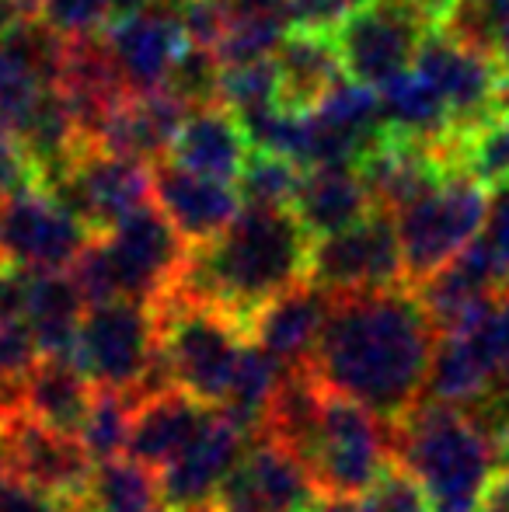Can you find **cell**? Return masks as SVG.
I'll list each match as a JSON object with an SVG mask.
<instances>
[{
  "mask_svg": "<svg viewBox=\"0 0 509 512\" xmlns=\"http://www.w3.org/2000/svg\"><path fill=\"white\" fill-rule=\"evenodd\" d=\"M220 74H224V63L217 60V53H213V49L189 46L182 60L175 63V70H171L164 91H168V95H175L178 102H185L189 108L217 105Z\"/></svg>",
  "mask_w": 509,
  "mask_h": 512,
  "instance_id": "obj_32",
  "label": "cell"
},
{
  "mask_svg": "<svg viewBox=\"0 0 509 512\" xmlns=\"http://www.w3.org/2000/svg\"><path fill=\"white\" fill-rule=\"evenodd\" d=\"M447 338H454L457 349L475 366V373L485 380V391H489L492 380L509 370V290L496 293L492 304L468 328Z\"/></svg>",
  "mask_w": 509,
  "mask_h": 512,
  "instance_id": "obj_28",
  "label": "cell"
},
{
  "mask_svg": "<svg viewBox=\"0 0 509 512\" xmlns=\"http://www.w3.org/2000/svg\"><path fill=\"white\" fill-rule=\"evenodd\" d=\"M28 189H39L35 168L25 150H21L18 136L0 122V203L21 196V192H28Z\"/></svg>",
  "mask_w": 509,
  "mask_h": 512,
  "instance_id": "obj_38",
  "label": "cell"
},
{
  "mask_svg": "<svg viewBox=\"0 0 509 512\" xmlns=\"http://www.w3.org/2000/svg\"><path fill=\"white\" fill-rule=\"evenodd\" d=\"M95 234L49 192L28 189L7 199L0 216V255L35 272H70Z\"/></svg>",
  "mask_w": 509,
  "mask_h": 512,
  "instance_id": "obj_13",
  "label": "cell"
},
{
  "mask_svg": "<svg viewBox=\"0 0 509 512\" xmlns=\"http://www.w3.org/2000/svg\"><path fill=\"white\" fill-rule=\"evenodd\" d=\"M307 279L332 297L346 293H374L408 286L405 255H401L394 216L374 209L363 223L311 244Z\"/></svg>",
  "mask_w": 509,
  "mask_h": 512,
  "instance_id": "obj_10",
  "label": "cell"
},
{
  "mask_svg": "<svg viewBox=\"0 0 509 512\" xmlns=\"http://www.w3.org/2000/svg\"><path fill=\"white\" fill-rule=\"evenodd\" d=\"M475 244L489 258L499 290H509V182L489 189V216H485V227L475 237Z\"/></svg>",
  "mask_w": 509,
  "mask_h": 512,
  "instance_id": "obj_34",
  "label": "cell"
},
{
  "mask_svg": "<svg viewBox=\"0 0 509 512\" xmlns=\"http://www.w3.org/2000/svg\"><path fill=\"white\" fill-rule=\"evenodd\" d=\"M485 216H489V185H482L468 171H457L426 199L394 213L408 286L426 283L429 276L447 269L482 234Z\"/></svg>",
  "mask_w": 509,
  "mask_h": 512,
  "instance_id": "obj_7",
  "label": "cell"
},
{
  "mask_svg": "<svg viewBox=\"0 0 509 512\" xmlns=\"http://www.w3.org/2000/svg\"><path fill=\"white\" fill-rule=\"evenodd\" d=\"M391 464H398L394 425L377 418L370 408L328 391L307 460V471L318 481L321 495H367Z\"/></svg>",
  "mask_w": 509,
  "mask_h": 512,
  "instance_id": "obj_8",
  "label": "cell"
},
{
  "mask_svg": "<svg viewBox=\"0 0 509 512\" xmlns=\"http://www.w3.org/2000/svg\"><path fill=\"white\" fill-rule=\"evenodd\" d=\"M0 216H4V203H0Z\"/></svg>",
  "mask_w": 509,
  "mask_h": 512,
  "instance_id": "obj_48",
  "label": "cell"
},
{
  "mask_svg": "<svg viewBox=\"0 0 509 512\" xmlns=\"http://www.w3.org/2000/svg\"><path fill=\"white\" fill-rule=\"evenodd\" d=\"M81 502H63L56 495L18 481L14 474L0 471V512H77Z\"/></svg>",
  "mask_w": 509,
  "mask_h": 512,
  "instance_id": "obj_41",
  "label": "cell"
},
{
  "mask_svg": "<svg viewBox=\"0 0 509 512\" xmlns=\"http://www.w3.org/2000/svg\"><path fill=\"white\" fill-rule=\"evenodd\" d=\"M35 18H42L63 39H88L112 25V4L109 0H42Z\"/></svg>",
  "mask_w": 509,
  "mask_h": 512,
  "instance_id": "obj_33",
  "label": "cell"
},
{
  "mask_svg": "<svg viewBox=\"0 0 509 512\" xmlns=\"http://www.w3.org/2000/svg\"><path fill=\"white\" fill-rule=\"evenodd\" d=\"M304 182V168L297 161L272 150H252L245 171L238 178V192L245 206H283L290 209Z\"/></svg>",
  "mask_w": 509,
  "mask_h": 512,
  "instance_id": "obj_31",
  "label": "cell"
},
{
  "mask_svg": "<svg viewBox=\"0 0 509 512\" xmlns=\"http://www.w3.org/2000/svg\"><path fill=\"white\" fill-rule=\"evenodd\" d=\"M39 272L0 255V321H25Z\"/></svg>",
  "mask_w": 509,
  "mask_h": 512,
  "instance_id": "obj_40",
  "label": "cell"
},
{
  "mask_svg": "<svg viewBox=\"0 0 509 512\" xmlns=\"http://www.w3.org/2000/svg\"><path fill=\"white\" fill-rule=\"evenodd\" d=\"M433 14L422 0H367L335 32L346 77L381 91L394 77L408 74L419 60L422 42L433 35Z\"/></svg>",
  "mask_w": 509,
  "mask_h": 512,
  "instance_id": "obj_9",
  "label": "cell"
},
{
  "mask_svg": "<svg viewBox=\"0 0 509 512\" xmlns=\"http://www.w3.org/2000/svg\"><path fill=\"white\" fill-rule=\"evenodd\" d=\"M105 46L123 74L129 95H154L164 91L175 63L189 49L182 21L161 7H147L129 18H116L105 28Z\"/></svg>",
  "mask_w": 509,
  "mask_h": 512,
  "instance_id": "obj_16",
  "label": "cell"
},
{
  "mask_svg": "<svg viewBox=\"0 0 509 512\" xmlns=\"http://www.w3.org/2000/svg\"><path fill=\"white\" fill-rule=\"evenodd\" d=\"M213 408L189 398L178 387L157 391L136 405L133 432H129V460L161 474L178 453H185L199 439V432L210 425Z\"/></svg>",
  "mask_w": 509,
  "mask_h": 512,
  "instance_id": "obj_22",
  "label": "cell"
},
{
  "mask_svg": "<svg viewBox=\"0 0 509 512\" xmlns=\"http://www.w3.org/2000/svg\"><path fill=\"white\" fill-rule=\"evenodd\" d=\"M95 467L98 464L88 457L81 439L35 422L21 408L11 415L4 439H0V471L63 502L88 499Z\"/></svg>",
  "mask_w": 509,
  "mask_h": 512,
  "instance_id": "obj_14",
  "label": "cell"
},
{
  "mask_svg": "<svg viewBox=\"0 0 509 512\" xmlns=\"http://www.w3.org/2000/svg\"><path fill=\"white\" fill-rule=\"evenodd\" d=\"M272 63L279 81V112L290 115H311L339 84L349 81L332 32L290 28Z\"/></svg>",
  "mask_w": 509,
  "mask_h": 512,
  "instance_id": "obj_21",
  "label": "cell"
},
{
  "mask_svg": "<svg viewBox=\"0 0 509 512\" xmlns=\"http://www.w3.org/2000/svg\"><path fill=\"white\" fill-rule=\"evenodd\" d=\"M311 244L293 209L245 206L217 241L189 251L175 290L248 324L255 310L304 283Z\"/></svg>",
  "mask_w": 509,
  "mask_h": 512,
  "instance_id": "obj_2",
  "label": "cell"
},
{
  "mask_svg": "<svg viewBox=\"0 0 509 512\" xmlns=\"http://www.w3.org/2000/svg\"><path fill=\"white\" fill-rule=\"evenodd\" d=\"M321 499L318 481L311 478L304 464L272 443L269 436H258L248 446L238 471L224 481L220 495L213 499L217 512H311Z\"/></svg>",
  "mask_w": 509,
  "mask_h": 512,
  "instance_id": "obj_15",
  "label": "cell"
},
{
  "mask_svg": "<svg viewBox=\"0 0 509 512\" xmlns=\"http://www.w3.org/2000/svg\"><path fill=\"white\" fill-rule=\"evenodd\" d=\"M157 335H161V363L168 370L171 387L189 398L220 408L231 394L234 373L248 349V331L227 310L189 300L171 290L161 304H154Z\"/></svg>",
  "mask_w": 509,
  "mask_h": 512,
  "instance_id": "obj_5",
  "label": "cell"
},
{
  "mask_svg": "<svg viewBox=\"0 0 509 512\" xmlns=\"http://www.w3.org/2000/svg\"><path fill=\"white\" fill-rule=\"evenodd\" d=\"M88 314V300L70 272H39L25 324L32 328L42 356L74 359L77 331Z\"/></svg>",
  "mask_w": 509,
  "mask_h": 512,
  "instance_id": "obj_26",
  "label": "cell"
},
{
  "mask_svg": "<svg viewBox=\"0 0 509 512\" xmlns=\"http://www.w3.org/2000/svg\"><path fill=\"white\" fill-rule=\"evenodd\" d=\"M14 4L21 7V14H25V18H35V14H39V7H42V0H14Z\"/></svg>",
  "mask_w": 509,
  "mask_h": 512,
  "instance_id": "obj_47",
  "label": "cell"
},
{
  "mask_svg": "<svg viewBox=\"0 0 509 512\" xmlns=\"http://www.w3.org/2000/svg\"><path fill=\"white\" fill-rule=\"evenodd\" d=\"M248 432L238 422L213 408V418L199 439L185 453H178L157 478H161V495L171 509H196L213 506L224 481L238 471V464L248 453Z\"/></svg>",
  "mask_w": 509,
  "mask_h": 512,
  "instance_id": "obj_17",
  "label": "cell"
},
{
  "mask_svg": "<svg viewBox=\"0 0 509 512\" xmlns=\"http://www.w3.org/2000/svg\"><path fill=\"white\" fill-rule=\"evenodd\" d=\"M154 203L171 227L185 237L189 248L217 241L245 209V199L231 182H213V178L192 175L175 168L171 161H157L154 168Z\"/></svg>",
  "mask_w": 509,
  "mask_h": 512,
  "instance_id": "obj_18",
  "label": "cell"
},
{
  "mask_svg": "<svg viewBox=\"0 0 509 512\" xmlns=\"http://www.w3.org/2000/svg\"><path fill=\"white\" fill-rule=\"evenodd\" d=\"M422 4H426V11L433 14V21L440 25V21L447 18V14L454 11L457 4H461V0H422Z\"/></svg>",
  "mask_w": 509,
  "mask_h": 512,
  "instance_id": "obj_46",
  "label": "cell"
},
{
  "mask_svg": "<svg viewBox=\"0 0 509 512\" xmlns=\"http://www.w3.org/2000/svg\"><path fill=\"white\" fill-rule=\"evenodd\" d=\"M227 18H258V14H290L293 0H220Z\"/></svg>",
  "mask_w": 509,
  "mask_h": 512,
  "instance_id": "obj_42",
  "label": "cell"
},
{
  "mask_svg": "<svg viewBox=\"0 0 509 512\" xmlns=\"http://www.w3.org/2000/svg\"><path fill=\"white\" fill-rule=\"evenodd\" d=\"M415 67L422 74H429V81L440 88L443 102H447L450 126H454V147L468 140V136H475L478 129L492 126L503 115L506 70L489 56L461 46L440 28H433V35L422 42Z\"/></svg>",
  "mask_w": 509,
  "mask_h": 512,
  "instance_id": "obj_12",
  "label": "cell"
},
{
  "mask_svg": "<svg viewBox=\"0 0 509 512\" xmlns=\"http://www.w3.org/2000/svg\"><path fill=\"white\" fill-rule=\"evenodd\" d=\"M136 405H140V401H136L133 394L95 387V401H91L88 418H84L81 432H77V439H81V446L88 450V457L95 460V464L119 460V453H126Z\"/></svg>",
  "mask_w": 509,
  "mask_h": 512,
  "instance_id": "obj_29",
  "label": "cell"
},
{
  "mask_svg": "<svg viewBox=\"0 0 509 512\" xmlns=\"http://www.w3.org/2000/svg\"><path fill=\"white\" fill-rule=\"evenodd\" d=\"M332 307V293H325L311 279H304L300 286L279 293L262 310H255L252 321L245 324V331L276 363L311 366L321 335H325V324L332 317Z\"/></svg>",
  "mask_w": 509,
  "mask_h": 512,
  "instance_id": "obj_19",
  "label": "cell"
},
{
  "mask_svg": "<svg viewBox=\"0 0 509 512\" xmlns=\"http://www.w3.org/2000/svg\"><path fill=\"white\" fill-rule=\"evenodd\" d=\"M290 209L304 223L311 241H318L363 223L377 206L360 168H311L304 171Z\"/></svg>",
  "mask_w": 509,
  "mask_h": 512,
  "instance_id": "obj_23",
  "label": "cell"
},
{
  "mask_svg": "<svg viewBox=\"0 0 509 512\" xmlns=\"http://www.w3.org/2000/svg\"><path fill=\"white\" fill-rule=\"evenodd\" d=\"M252 150V136L231 108L203 105L185 115L164 161L213 182H238Z\"/></svg>",
  "mask_w": 509,
  "mask_h": 512,
  "instance_id": "obj_20",
  "label": "cell"
},
{
  "mask_svg": "<svg viewBox=\"0 0 509 512\" xmlns=\"http://www.w3.org/2000/svg\"><path fill=\"white\" fill-rule=\"evenodd\" d=\"M39 356L42 352L25 321H0V387H18Z\"/></svg>",
  "mask_w": 509,
  "mask_h": 512,
  "instance_id": "obj_36",
  "label": "cell"
},
{
  "mask_svg": "<svg viewBox=\"0 0 509 512\" xmlns=\"http://www.w3.org/2000/svg\"><path fill=\"white\" fill-rule=\"evenodd\" d=\"M91 401H95V384L84 377L74 359L39 356V363L18 384V408L67 436L81 432Z\"/></svg>",
  "mask_w": 509,
  "mask_h": 512,
  "instance_id": "obj_24",
  "label": "cell"
},
{
  "mask_svg": "<svg viewBox=\"0 0 509 512\" xmlns=\"http://www.w3.org/2000/svg\"><path fill=\"white\" fill-rule=\"evenodd\" d=\"M394 453L422 485L433 512H482L503 460L499 446L471 422L468 411L429 401L394 425Z\"/></svg>",
  "mask_w": 509,
  "mask_h": 512,
  "instance_id": "obj_3",
  "label": "cell"
},
{
  "mask_svg": "<svg viewBox=\"0 0 509 512\" xmlns=\"http://www.w3.org/2000/svg\"><path fill=\"white\" fill-rule=\"evenodd\" d=\"M189 244L157 206H143L116 230L95 237L81 262L70 269L88 307L109 300L161 304L182 279Z\"/></svg>",
  "mask_w": 509,
  "mask_h": 512,
  "instance_id": "obj_4",
  "label": "cell"
},
{
  "mask_svg": "<svg viewBox=\"0 0 509 512\" xmlns=\"http://www.w3.org/2000/svg\"><path fill=\"white\" fill-rule=\"evenodd\" d=\"M154 164H143L136 157L109 154V150L88 147L49 189L63 209L77 216L95 237L116 230L119 223L150 206L154 199Z\"/></svg>",
  "mask_w": 509,
  "mask_h": 512,
  "instance_id": "obj_11",
  "label": "cell"
},
{
  "mask_svg": "<svg viewBox=\"0 0 509 512\" xmlns=\"http://www.w3.org/2000/svg\"><path fill=\"white\" fill-rule=\"evenodd\" d=\"M217 105L231 108L241 122H252L258 115L279 112V81H276V63L258 60V63H238V67H224L220 74Z\"/></svg>",
  "mask_w": 509,
  "mask_h": 512,
  "instance_id": "obj_30",
  "label": "cell"
},
{
  "mask_svg": "<svg viewBox=\"0 0 509 512\" xmlns=\"http://www.w3.org/2000/svg\"><path fill=\"white\" fill-rule=\"evenodd\" d=\"M367 0H293L290 21L293 28H311V32H339Z\"/></svg>",
  "mask_w": 509,
  "mask_h": 512,
  "instance_id": "obj_39",
  "label": "cell"
},
{
  "mask_svg": "<svg viewBox=\"0 0 509 512\" xmlns=\"http://www.w3.org/2000/svg\"><path fill=\"white\" fill-rule=\"evenodd\" d=\"M14 411H18V387H0V439H4Z\"/></svg>",
  "mask_w": 509,
  "mask_h": 512,
  "instance_id": "obj_44",
  "label": "cell"
},
{
  "mask_svg": "<svg viewBox=\"0 0 509 512\" xmlns=\"http://www.w3.org/2000/svg\"><path fill=\"white\" fill-rule=\"evenodd\" d=\"M436 328L412 286L335 297L311 359L321 387L398 425L422 405Z\"/></svg>",
  "mask_w": 509,
  "mask_h": 512,
  "instance_id": "obj_1",
  "label": "cell"
},
{
  "mask_svg": "<svg viewBox=\"0 0 509 512\" xmlns=\"http://www.w3.org/2000/svg\"><path fill=\"white\" fill-rule=\"evenodd\" d=\"M363 512H433L422 485L412 478V471L401 464H391L384 478L363 495Z\"/></svg>",
  "mask_w": 509,
  "mask_h": 512,
  "instance_id": "obj_35",
  "label": "cell"
},
{
  "mask_svg": "<svg viewBox=\"0 0 509 512\" xmlns=\"http://www.w3.org/2000/svg\"><path fill=\"white\" fill-rule=\"evenodd\" d=\"M21 18H25V14H21V7L14 4V0H0V42L18 28Z\"/></svg>",
  "mask_w": 509,
  "mask_h": 512,
  "instance_id": "obj_43",
  "label": "cell"
},
{
  "mask_svg": "<svg viewBox=\"0 0 509 512\" xmlns=\"http://www.w3.org/2000/svg\"><path fill=\"white\" fill-rule=\"evenodd\" d=\"M88 512H157L164 509L161 478L136 460H105L95 467L88 499L81 502Z\"/></svg>",
  "mask_w": 509,
  "mask_h": 512,
  "instance_id": "obj_27",
  "label": "cell"
},
{
  "mask_svg": "<svg viewBox=\"0 0 509 512\" xmlns=\"http://www.w3.org/2000/svg\"><path fill=\"white\" fill-rule=\"evenodd\" d=\"M74 363L102 391H126L136 401L168 391L171 380L161 363V335L150 304L109 300L88 307L77 331Z\"/></svg>",
  "mask_w": 509,
  "mask_h": 512,
  "instance_id": "obj_6",
  "label": "cell"
},
{
  "mask_svg": "<svg viewBox=\"0 0 509 512\" xmlns=\"http://www.w3.org/2000/svg\"><path fill=\"white\" fill-rule=\"evenodd\" d=\"M377 95H381V112L387 129L450 154V147H454V126H450L447 102H443L440 88L429 81V74L412 67L408 74L384 84Z\"/></svg>",
  "mask_w": 509,
  "mask_h": 512,
  "instance_id": "obj_25",
  "label": "cell"
},
{
  "mask_svg": "<svg viewBox=\"0 0 509 512\" xmlns=\"http://www.w3.org/2000/svg\"><path fill=\"white\" fill-rule=\"evenodd\" d=\"M112 4V21L116 18H129V14H140L147 7H154L157 0H109Z\"/></svg>",
  "mask_w": 509,
  "mask_h": 512,
  "instance_id": "obj_45",
  "label": "cell"
},
{
  "mask_svg": "<svg viewBox=\"0 0 509 512\" xmlns=\"http://www.w3.org/2000/svg\"><path fill=\"white\" fill-rule=\"evenodd\" d=\"M468 411V418L499 446V453H509V370L503 377H496L489 384V391L475 401V405L461 408Z\"/></svg>",
  "mask_w": 509,
  "mask_h": 512,
  "instance_id": "obj_37",
  "label": "cell"
}]
</instances>
